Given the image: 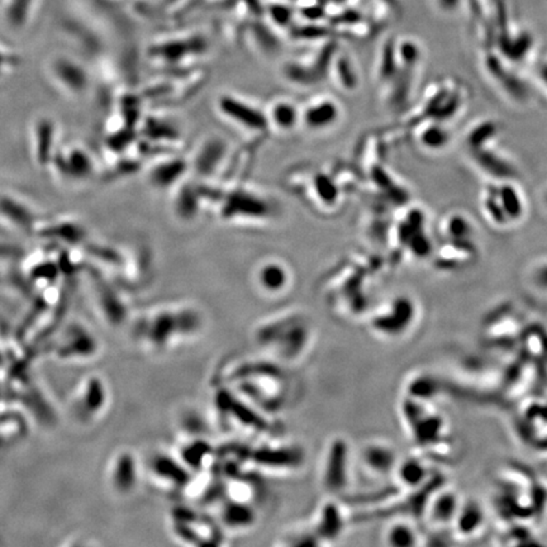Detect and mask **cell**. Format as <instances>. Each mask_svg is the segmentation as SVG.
Wrapping results in <instances>:
<instances>
[{
	"mask_svg": "<svg viewBox=\"0 0 547 547\" xmlns=\"http://www.w3.org/2000/svg\"><path fill=\"white\" fill-rule=\"evenodd\" d=\"M0 216L16 229H30L33 226L32 212L12 196H0Z\"/></svg>",
	"mask_w": 547,
	"mask_h": 547,
	"instance_id": "22",
	"label": "cell"
},
{
	"mask_svg": "<svg viewBox=\"0 0 547 547\" xmlns=\"http://www.w3.org/2000/svg\"><path fill=\"white\" fill-rule=\"evenodd\" d=\"M3 62H4V58H3V56L0 55V69H1V65H3Z\"/></svg>",
	"mask_w": 547,
	"mask_h": 547,
	"instance_id": "36",
	"label": "cell"
},
{
	"mask_svg": "<svg viewBox=\"0 0 547 547\" xmlns=\"http://www.w3.org/2000/svg\"><path fill=\"white\" fill-rule=\"evenodd\" d=\"M172 537L181 544L194 546H217L224 544V530L211 515H205L196 507H176L169 515Z\"/></svg>",
	"mask_w": 547,
	"mask_h": 547,
	"instance_id": "5",
	"label": "cell"
},
{
	"mask_svg": "<svg viewBox=\"0 0 547 547\" xmlns=\"http://www.w3.org/2000/svg\"><path fill=\"white\" fill-rule=\"evenodd\" d=\"M66 356L75 360L91 359L99 350L98 342L93 334L84 327H76L74 331L66 334Z\"/></svg>",
	"mask_w": 547,
	"mask_h": 547,
	"instance_id": "20",
	"label": "cell"
},
{
	"mask_svg": "<svg viewBox=\"0 0 547 547\" xmlns=\"http://www.w3.org/2000/svg\"><path fill=\"white\" fill-rule=\"evenodd\" d=\"M255 283L259 290L265 295H283L292 283L290 271L283 262L277 260L264 261L255 272Z\"/></svg>",
	"mask_w": 547,
	"mask_h": 547,
	"instance_id": "15",
	"label": "cell"
},
{
	"mask_svg": "<svg viewBox=\"0 0 547 547\" xmlns=\"http://www.w3.org/2000/svg\"><path fill=\"white\" fill-rule=\"evenodd\" d=\"M183 170L184 165L180 161L163 163L157 166L154 172H151V180L159 187H167L172 184V181L179 178Z\"/></svg>",
	"mask_w": 547,
	"mask_h": 547,
	"instance_id": "29",
	"label": "cell"
},
{
	"mask_svg": "<svg viewBox=\"0 0 547 547\" xmlns=\"http://www.w3.org/2000/svg\"><path fill=\"white\" fill-rule=\"evenodd\" d=\"M460 507L461 500L458 498V491L446 489L445 491H439L436 498L430 500V504L426 507V515L434 524H452Z\"/></svg>",
	"mask_w": 547,
	"mask_h": 547,
	"instance_id": "17",
	"label": "cell"
},
{
	"mask_svg": "<svg viewBox=\"0 0 547 547\" xmlns=\"http://www.w3.org/2000/svg\"><path fill=\"white\" fill-rule=\"evenodd\" d=\"M55 127L47 118L40 119L34 128V155L37 163L45 166L52 159Z\"/></svg>",
	"mask_w": 547,
	"mask_h": 547,
	"instance_id": "21",
	"label": "cell"
},
{
	"mask_svg": "<svg viewBox=\"0 0 547 547\" xmlns=\"http://www.w3.org/2000/svg\"><path fill=\"white\" fill-rule=\"evenodd\" d=\"M441 7L446 9H452L458 7V1L460 0H439Z\"/></svg>",
	"mask_w": 547,
	"mask_h": 547,
	"instance_id": "34",
	"label": "cell"
},
{
	"mask_svg": "<svg viewBox=\"0 0 547 547\" xmlns=\"http://www.w3.org/2000/svg\"><path fill=\"white\" fill-rule=\"evenodd\" d=\"M499 203L504 212L507 221L508 220H518L523 214L522 199L512 185H504L499 189L498 193Z\"/></svg>",
	"mask_w": 547,
	"mask_h": 547,
	"instance_id": "27",
	"label": "cell"
},
{
	"mask_svg": "<svg viewBox=\"0 0 547 547\" xmlns=\"http://www.w3.org/2000/svg\"><path fill=\"white\" fill-rule=\"evenodd\" d=\"M216 506V520L224 531H246L257 521L256 504L222 497Z\"/></svg>",
	"mask_w": 547,
	"mask_h": 547,
	"instance_id": "14",
	"label": "cell"
},
{
	"mask_svg": "<svg viewBox=\"0 0 547 547\" xmlns=\"http://www.w3.org/2000/svg\"><path fill=\"white\" fill-rule=\"evenodd\" d=\"M205 325V314L196 305L165 304L132 319V337L143 351L166 353L194 341Z\"/></svg>",
	"mask_w": 547,
	"mask_h": 547,
	"instance_id": "1",
	"label": "cell"
},
{
	"mask_svg": "<svg viewBox=\"0 0 547 547\" xmlns=\"http://www.w3.org/2000/svg\"><path fill=\"white\" fill-rule=\"evenodd\" d=\"M286 369L266 359L245 360L226 369L222 384L268 416L278 415L289 401Z\"/></svg>",
	"mask_w": 547,
	"mask_h": 547,
	"instance_id": "2",
	"label": "cell"
},
{
	"mask_svg": "<svg viewBox=\"0 0 547 547\" xmlns=\"http://www.w3.org/2000/svg\"><path fill=\"white\" fill-rule=\"evenodd\" d=\"M417 317L416 303L408 296H397L370 317V328L379 337L397 340L415 328Z\"/></svg>",
	"mask_w": 547,
	"mask_h": 547,
	"instance_id": "8",
	"label": "cell"
},
{
	"mask_svg": "<svg viewBox=\"0 0 547 547\" xmlns=\"http://www.w3.org/2000/svg\"><path fill=\"white\" fill-rule=\"evenodd\" d=\"M418 539L416 527L408 521H394L384 531V542L391 546H415Z\"/></svg>",
	"mask_w": 547,
	"mask_h": 547,
	"instance_id": "24",
	"label": "cell"
},
{
	"mask_svg": "<svg viewBox=\"0 0 547 547\" xmlns=\"http://www.w3.org/2000/svg\"><path fill=\"white\" fill-rule=\"evenodd\" d=\"M447 231L454 238H465L472 233V227L464 217L454 216L447 223Z\"/></svg>",
	"mask_w": 547,
	"mask_h": 547,
	"instance_id": "32",
	"label": "cell"
},
{
	"mask_svg": "<svg viewBox=\"0 0 547 547\" xmlns=\"http://www.w3.org/2000/svg\"><path fill=\"white\" fill-rule=\"evenodd\" d=\"M52 73L65 89L80 94L88 86V75L84 69L67 58H58L52 66Z\"/></svg>",
	"mask_w": 547,
	"mask_h": 547,
	"instance_id": "18",
	"label": "cell"
},
{
	"mask_svg": "<svg viewBox=\"0 0 547 547\" xmlns=\"http://www.w3.org/2000/svg\"><path fill=\"white\" fill-rule=\"evenodd\" d=\"M150 480L163 490H187L194 474L175 452L157 451L146 463Z\"/></svg>",
	"mask_w": 547,
	"mask_h": 547,
	"instance_id": "9",
	"label": "cell"
},
{
	"mask_svg": "<svg viewBox=\"0 0 547 547\" xmlns=\"http://www.w3.org/2000/svg\"><path fill=\"white\" fill-rule=\"evenodd\" d=\"M106 479L113 493L128 497L139 488L142 479V461L131 450H118L109 460Z\"/></svg>",
	"mask_w": 547,
	"mask_h": 547,
	"instance_id": "10",
	"label": "cell"
},
{
	"mask_svg": "<svg viewBox=\"0 0 547 547\" xmlns=\"http://www.w3.org/2000/svg\"><path fill=\"white\" fill-rule=\"evenodd\" d=\"M545 202H546V205H547V193H546V196H545Z\"/></svg>",
	"mask_w": 547,
	"mask_h": 547,
	"instance_id": "37",
	"label": "cell"
},
{
	"mask_svg": "<svg viewBox=\"0 0 547 547\" xmlns=\"http://www.w3.org/2000/svg\"><path fill=\"white\" fill-rule=\"evenodd\" d=\"M393 475L397 476L407 488H416L417 485L423 482L427 470L416 458H408L397 464Z\"/></svg>",
	"mask_w": 547,
	"mask_h": 547,
	"instance_id": "25",
	"label": "cell"
},
{
	"mask_svg": "<svg viewBox=\"0 0 547 547\" xmlns=\"http://www.w3.org/2000/svg\"><path fill=\"white\" fill-rule=\"evenodd\" d=\"M351 472V445L336 436L327 443L319 467V482L328 497H341L349 489Z\"/></svg>",
	"mask_w": 547,
	"mask_h": 547,
	"instance_id": "6",
	"label": "cell"
},
{
	"mask_svg": "<svg viewBox=\"0 0 547 547\" xmlns=\"http://www.w3.org/2000/svg\"><path fill=\"white\" fill-rule=\"evenodd\" d=\"M212 406L217 422L229 431L264 434L269 432L272 426L270 416L255 408L224 384L220 385L214 393Z\"/></svg>",
	"mask_w": 547,
	"mask_h": 547,
	"instance_id": "4",
	"label": "cell"
},
{
	"mask_svg": "<svg viewBox=\"0 0 547 547\" xmlns=\"http://www.w3.org/2000/svg\"><path fill=\"white\" fill-rule=\"evenodd\" d=\"M447 142H449V135L440 126L428 127L421 135V143L425 148L431 150L442 148L447 145Z\"/></svg>",
	"mask_w": 547,
	"mask_h": 547,
	"instance_id": "30",
	"label": "cell"
},
{
	"mask_svg": "<svg viewBox=\"0 0 547 547\" xmlns=\"http://www.w3.org/2000/svg\"><path fill=\"white\" fill-rule=\"evenodd\" d=\"M479 161L482 163V167H484L485 170L490 172L489 174L494 175V176L508 178V176L511 175V172H512V169H511L508 165H506L503 160H500L499 157H497V156L484 154V155L479 159Z\"/></svg>",
	"mask_w": 547,
	"mask_h": 547,
	"instance_id": "31",
	"label": "cell"
},
{
	"mask_svg": "<svg viewBox=\"0 0 547 547\" xmlns=\"http://www.w3.org/2000/svg\"><path fill=\"white\" fill-rule=\"evenodd\" d=\"M338 115V108L332 100H318L312 103L301 115V118L308 128L319 131L335 124Z\"/></svg>",
	"mask_w": 547,
	"mask_h": 547,
	"instance_id": "19",
	"label": "cell"
},
{
	"mask_svg": "<svg viewBox=\"0 0 547 547\" xmlns=\"http://www.w3.org/2000/svg\"><path fill=\"white\" fill-rule=\"evenodd\" d=\"M218 109L222 115L227 119L233 121L240 127H246L248 130H259L268 124L266 115H260L259 110L242 100L224 95L218 100Z\"/></svg>",
	"mask_w": 547,
	"mask_h": 547,
	"instance_id": "16",
	"label": "cell"
},
{
	"mask_svg": "<svg viewBox=\"0 0 547 547\" xmlns=\"http://www.w3.org/2000/svg\"><path fill=\"white\" fill-rule=\"evenodd\" d=\"M482 520L484 517L480 506L475 503H469L467 506H464L461 503L458 515L455 517V521L452 524L464 535H470L482 527Z\"/></svg>",
	"mask_w": 547,
	"mask_h": 547,
	"instance_id": "26",
	"label": "cell"
},
{
	"mask_svg": "<svg viewBox=\"0 0 547 547\" xmlns=\"http://www.w3.org/2000/svg\"><path fill=\"white\" fill-rule=\"evenodd\" d=\"M110 401L106 382L99 376H90L80 384L76 394V410L80 418L91 421L102 416Z\"/></svg>",
	"mask_w": 547,
	"mask_h": 547,
	"instance_id": "13",
	"label": "cell"
},
{
	"mask_svg": "<svg viewBox=\"0 0 547 547\" xmlns=\"http://www.w3.org/2000/svg\"><path fill=\"white\" fill-rule=\"evenodd\" d=\"M313 517L310 528L321 545L338 539L346 528L347 515L345 508L337 500H325L319 504Z\"/></svg>",
	"mask_w": 547,
	"mask_h": 547,
	"instance_id": "12",
	"label": "cell"
},
{
	"mask_svg": "<svg viewBox=\"0 0 547 547\" xmlns=\"http://www.w3.org/2000/svg\"><path fill=\"white\" fill-rule=\"evenodd\" d=\"M532 283L539 290L547 292V262L536 266L532 272Z\"/></svg>",
	"mask_w": 547,
	"mask_h": 547,
	"instance_id": "33",
	"label": "cell"
},
{
	"mask_svg": "<svg viewBox=\"0 0 547 547\" xmlns=\"http://www.w3.org/2000/svg\"><path fill=\"white\" fill-rule=\"evenodd\" d=\"M299 118H301V115H299L296 106L286 99L275 100L270 106L269 115H266L268 123H272L277 128L281 131H289V130L294 128Z\"/></svg>",
	"mask_w": 547,
	"mask_h": 547,
	"instance_id": "23",
	"label": "cell"
},
{
	"mask_svg": "<svg viewBox=\"0 0 547 547\" xmlns=\"http://www.w3.org/2000/svg\"><path fill=\"white\" fill-rule=\"evenodd\" d=\"M253 337L264 358L288 368L312 351L316 328L305 313L286 310L262 319L255 327Z\"/></svg>",
	"mask_w": 547,
	"mask_h": 547,
	"instance_id": "3",
	"label": "cell"
},
{
	"mask_svg": "<svg viewBox=\"0 0 547 547\" xmlns=\"http://www.w3.org/2000/svg\"><path fill=\"white\" fill-rule=\"evenodd\" d=\"M305 460L304 450L294 443H265L259 447L248 449L246 466L257 473H295L302 467Z\"/></svg>",
	"mask_w": 547,
	"mask_h": 547,
	"instance_id": "7",
	"label": "cell"
},
{
	"mask_svg": "<svg viewBox=\"0 0 547 547\" xmlns=\"http://www.w3.org/2000/svg\"><path fill=\"white\" fill-rule=\"evenodd\" d=\"M539 75L541 82H544V85L547 88V64H544L539 67Z\"/></svg>",
	"mask_w": 547,
	"mask_h": 547,
	"instance_id": "35",
	"label": "cell"
},
{
	"mask_svg": "<svg viewBox=\"0 0 547 547\" xmlns=\"http://www.w3.org/2000/svg\"><path fill=\"white\" fill-rule=\"evenodd\" d=\"M66 174L75 179H85L93 172L91 160L88 154L82 150H73L64 160Z\"/></svg>",
	"mask_w": 547,
	"mask_h": 547,
	"instance_id": "28",
	"label": "cell"
},
{
	"mask_svg": "<svg viewBox=\"0 0 547 547\" xmlns=\"http://www.w3.org/2000/svg\"><path fill=\"white\" fill-rule=\"evenodd\" d=\"M359 461L361 467L371 478H385L393 475L398 464L397 451L386 440L374 439L364 442L359 450Z\"/></svg>",
	"mask_w": 547,
	"mask_h": 547,
	"instance_id": "11",
	"label": "cell"
}]
</instances>
